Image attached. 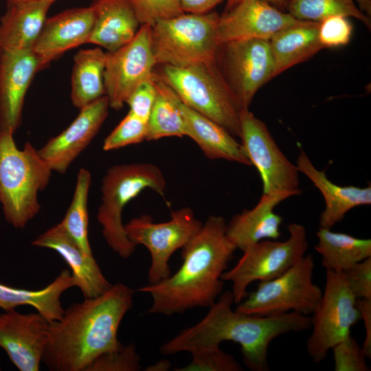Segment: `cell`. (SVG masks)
Returning <instances> with one entry per match:
<instances>
[{
    "label": "cell",
    "mask_w": 371,
    "mask_h": 371,
    "mask_svg": "<svg viewBox=\"0 0 371 371\" xmlns=\"http://www.w3.org/2000/svg\"><path fill=\"white\" fill-rule=\"evenodd\" d=\"M133 294L117 282L65 309L60 319L49 323L42 362L52 371H85L98 356L117 348L118 330L133 306Z\"/></svg>",
    "instance_id": "1"
},
{
    "label": "cell",
    "mask_w": 371,
    "mask_h": 371,
    "mask_svg": "<svg viewBox=\"0 0 371 371\" xmlns=\"http://www.w3.org/2000/svg\"><path fill=\"white\" fill-rule=\"evenodd\" d=\"M182 249V263L174 274L138 289L152 298L148 313L170 316L208 308L222 293V275L237 249L225 218L210 216Z\"/></svg>",
    "instance_id": "2"
},
{
    "label": "cell",
    "mask_w": 371,
    "mask_h": 371,
    "mask_svg": "<svg viewBox=\"0 0 371 371\" xmlns=\"http://www.w3.org/2000/svg\"><path fill=\"white\" fill-rule=\"evenodd\" d=\"M231 291L221 293L210 306L205 316L182 330L160 347L164 355L192 352L220 346L223 341L239 344L245 366L252 371H268V350L276 337L289 333L311 329V317L295 312L257 315L238 312Z\"/></svg>",
    "instance_id": "3"
},
{
    "label": "cell",
    "mask_w": 371,
    "mask_h": 371,
    "mask_svg": "<svg viewBox=\"0 0 371 371\" xmlns=\"http://www.w3.org/2000/svg\"><path fill=\"white\" fill-rule=\"evenodd\" d=\"M14 133L0 131V205L5 221L23 229L39 212L38 195L52 170L31 143L17 147Z\"/></svg>",
    "instance_id": "4"
},
{
    "label": "cell",
    "mask_w": 371,
    "mask_h": 371,
    "mask_svg": "<svg viewBox=\"0 0 371 371\" xmlns=\"http://www.w3.org/2000/svg\"><path fill=\"white\" fill-rule=\"evenodd\" d=\"M166 186L163 172L153 164H124L107 170L102 181L97 219L106 244L121 258L131 257L136 247L124 231L122 219L124 207L147 189L164 197Z\"/></svg>",
    "instance_id": "5"
},
{
    "label": "cell",
    "mask_w": 371,
    "mask_h": 371,
    "mask_svg": "<svg viewBox=\"0 0 371 371\" xmlns=\"http://www.w3.org/2000/svg\"><path fill=\"white\" fill-rule=\"evenodd\" d=\"M158 76L186 106L240 137V107L216 63L186 67L160 65Z\"/></svg>",
    "instance_id": "6"
},
{
    "label": "cell",
    "mask_w": 371,
    "mask_h": 371,
    "mask_svg": "<svg viewBox=\"0 0 371 371\" xmlns=\"http://www.w3.org/2000/svg\"><path fill=\"white\" fill-rule=\"evenodd\" d=\"M219 16L212 12H184L151 25L150 41L156 64L186 67L216 63L220 47Z\"/></svg>",
    "instance_id": "7"
},
{
    "label": "cell",
    "mask_w": 371,
    "mask_h": 371,
    "mask_svg": "<svg viewBox=\"0 0 371 371\" xmlns=\"http://www.w3.org/2000/svg\"><path fill=\"white\" fill-rule=\"evenodd\" d=\"M313 257L304 255L282 274L260 282L257 288L239 303L236 311L257 315L295 312L308 315L316 308L322 291L313 281Z\"/></svg>",
    "instance_id": "8"
},
{
    "label": "cell",
    "mask_w": 371,
    "mask_h": 371,
    "mask_svg": "<svg viewBox=\"0 0 371 371\" xmlns=\"http://www.w3.org/2000/svg\"><path fill=\"white\" fill-rule=\"evenodd\" d=\"M287 229L289 236L286 240H262L249 247L237 263L223 273L222 280L232 284L234 303L247 296V288L252 282L273 279L304 257L308 249L304 226L294 223L288 225Z\"/></svg>",
    "instance_id": "9"
},
{
    "label": "cell",
    "mask_w": 371,
    "mask_h": 371,
    "mask_svg": "<svg viewBox=\"0 0 371 371\" xmlns=\"http://www.w3.org/2000/svg\"><path fill=\"white\" fill-rule=\"evenodd\" d=\"M356 301L343 272L326 270L324 289L312 313L306 345L313 362L322 361L336 344L350 335L351 328L361 319Z\"/></svg>",
    "instance_id": "10"
},
{
    "label": "cell",
    "mask_w": 371,
    "mask_h": 371,
    "mask_svg": "<svg viewBox=\"0 0 371 371\" xmlns=\"http://www.w3.org/2000/svg\"><path fill=\"white\" fill-rule=\"evenodd\" d=\"M202 224L187 207L173 212L166 222L155 223L150 216L143 214L124 224L129 240L135 246H144L149 251L148 284L160 282L171 274L169 261L172 255L188 243Z\"/></svg>",
    "instance_id": "11"
},
{
    "label": "cell",
    "mask_w": 371,
    "mask_h": 371,
    "mask_svg": "<svg viewBox=\"0 0 371 371\" xmlns=\"http://www.w3.org/2000/svg\"><path fill=\"white\" fill-rule=\"evenodd\" d=\"M216 64L241 109H249L257 91L273 78L274 63L269 40L222 43Z\"/></svg>",
    "instance_id": "12"
},
{
    "label": "cell",
    "mask_w": 371,
    "mask_h": 371,
    "mask_svg": "<svg viewBox=\"0 0 371 371\" xmlns=\"http://www.w3.org/2000/svg\"><path fill=\"white\" fill-rule=\"evenodd\" d=\"M240 142L262 183V194H301L300 172L282 152L266 124L249 109L240 113Z\"/></svg>",
    "instance_id": "13"
},
{
    "label": "cell",
    "mask_w": 371,
    "mask_h": 371,
    "mask_svg": "<svg viewBox=\"0 0 371 371\" xmlns=\"http://www.w3.org/2000/svg\"><path fill=\"white\" fill-rule=\"evenodd\" d=\"M150 27L141 25L131 41L106 52L104 84L110 108L121 109L137 87L153 76L157 64L151 47Z\"/></svg>",
    "instance_id": "14"
},
{
    "label": "cell",
    "mask_w": 371,
    "mask_h": 371,
    "mask_svg": "<svg viewBox=\"0 0 371 371\" xmlns=\"http://www.w3.org/2000/svg\"><path fill=\"white\" fill-rule=\"evenodd\" d=\"M49 322L38 312L16 309L0 314V348L20 371H38L47 346Z\"/></svg>",
    "instance_id": "15"
},
{
    "label": "cell",
    "mask_w": 371,
    "mask_h": 371,
    "mask_svg": "<svg viewBox=\"0 0 371 371\" xmlns=\"http://www.w3.org/2000/svg\"><path fill=\"white\" fill-rule=\"evenodd\" d=\"M229 7L219 16L220 45L240 40H269L282 30L302 21L263 0H240Z\"/></svg>",
    "instance_id": "16"
},
{
    "label": "cell",
    "mask_w": 371,
    "mask_h": 371,
    "mask_svg": "<svg viewBox=\"0 0 371 371\" xmlns=\"http://www.w3.org/2000/svg\"><path fill=\"white\" fill-rule=\"evenodd\" d=\"M109 108L104 95L80 109L77 117L65 129L38 150L52 171L63 174L67 170L97 135Z\"/></svg>",
    "instance_id": "17"
},
{
    "label": "cell",
    "mask_w": 371,
    "mask_h": 371,
    "mask_svg": "<svg viewBox=\"0 0 371 371\" xmlns=\"http://www.w3.org/2000/svg\"><path fill=\"white\" fill-rule=\"evenodd\" d=\"M38 71L32 49L0 50V131L14 133L19 127L26 93Z\"/></svg>",
    "instance_id": "18"
},
{
    "label": "cell",
    "mask_w": 371,
    "mask_h": 371,
    "mask_svg": "<svg viewBox=\"0 0 371 371\" xmlns=\"http://www.w3.org/2000/svg\"><path fill=\"white\" fill-rule=\"evenodd\" d=\"M93 21L91 5L67 9L47 18L32 48L39 69L67 51L88 43Z\"/></svg>",
    "instance_id": "19"
},
{
    "label": "cell",
    "mask_w": 371,
    "mask_h": 371,
    "mask_svg": "<svg viewBox=\"0 0 371 371\" xmlns=\"http://www.w3.org/2000/svg\"><path fill=\"white\" fill-rule=\"evenodd\" d=\"M32 245L47 248L58 254L65 261L85 298L100 295L111 286L94 257L87 256L66 232L60 223L38 235Z\"/></svg>",
    "instance_id": "20"
},
{
    "label": "cell",
    "mask_w": 371,
    "mask_h": 371,
    "mask_svg": "<svg viewBox=\"0 0 371 371\" xmlns=\"http://www.w3.org/2000/svg\"><path fill=\"white\" fill-rule=\"evenodd\" d=\"M296 166L299 172L308 178L323 196L324 209L319 216V227L331 229L352 209L371 203L370 186L362 188L334 183L324 170L315 167L302 149L296 159Z\"/></svg>",
    "instance_id": "21"
},
{
    "label": "cell",
    "mask_w": 371,
    "mask_h": 371,
    "mask_svg": "<svg viewBox=\"0 0 371 371\" xmlns=\"http://www.w3.org/2000/svg\"><path fill=\"white\" fill-rule=\"evenodd\" d=\"M293 196L291 192L262 194L253 208L235 214L227 223V235L237 249L243 251L262 240L278 239L282 218L274 210Z\"/></svg>",
    "instance_id": "22"
},
{
    "label": "cell",
    "mask_w": 371,
    "mask_h": 371,
    "mask_svg": "<svg viewBox=\"0 0 371 371\" xmlns=\"http://www.w3.org/2000/svg\"><path fill=\"white\" fill-rule=\"evenodd\" d=\"M187 137L193 139L210 159H223L251 166L241 143L224 127L184 104L178 98Z\"/></svg>",
    "instance_id": "23"
},
{
    "label": "cell",
    "mask_w": 371,
    "mask_h": 371,
    "mask_svg": "<svg viewBox=\"0 0 371 371\" xmlns=\"http://www.w3.org/2000/svg\"><path fill=\"white\" fill-rule=\"evenodd\" d=\"M94 21L88 43L112 52L131 41L141 24L128 0H94Z\"/></svg>",
    "instance_id": "24"
},
{
    "label": "cell",
    "mask_w": 371,
    "mask_h": 371,
    "mask_svg": "<svg viewBox=\"0 0 371 371\" xmlns=\"http://www.w3.org/2000/svg\"><path fill=\"white\" fill-rule=\"evenodd\" d=\"M52 5L30 1L7 5L0 19V50L32 49Z\"/></svg>",
    "instance_id": "25"
},
{
    "label": "cell",
    "mask_w": 371,
    "mask_h": 371,
    "mask_svg": "<svg viewBox=\"0 0 371 371\" xmlns=\"http://www.w3.org/2000/svg\"><path fill=\"white\" fill-rule=\"evenodd\" d=\"M74 286L75 282L68 269L62 270L50 284L38 290L16 288L0 282V308L5 311L20 306H31L51 323L62 317L65 309L60 297Z\"/></svg>",
    "instance_id": "26"
},
{
    "label": "cell",
    "mask_w": 371,
    "mask_h": 371,
    "mask_svg": "<svg viewBox=\"0 0 371 371\" xmlns=\"http://www.w3.org/2000/svg\"><path fill=\"white\" fill-rule=\"evenodd\" d=\"M319 23L302 21L282 30L269 40L273 78L303 63L324 49L318 38Z\"/></svg>",
    "instance_id": "27"
},
{
    "label": "cell",
    "mask_w": 371,
    "mask_h": 371,
    "mask_svg": "<svg viewBox=\"0 0 371 371\" xmlns=\"http://www.w3.org/2000/svg\"><path fill=\"white\" fill-rule=\"evenodd\" d=\"M106 52L100 47L80 49L74 56L71 99L79 110L105 95Z\"/></svg>",
    "instance_id": "28"
},
{
    "label": "cell",
    "mask_w": 371,
    "mask_h": 371,
    "mask_svg": "<svg viewBox=\"0 0 371 371\" xmlns=\"http://www.w3.org/2000/svg\"><path fill=\"white\" fill-rule=\"evenodd\" d=\"M316 251L326 270L344 272L352 265L371 257V240L319 227Z\"/></svg>",
    "instance_id": "29"
},
{
    "label": "cell",
    "mask_w": 371,
    "mask_h": 371,
    "mask_svg": "<svg viewBox=\"0 0 371 371\" xmlns=\"http://www.w3.org/2000/svg\"><path fill=\"white\" fill-rule=\"evenodd\" d=\"M157 96L147 121L146 141L186 136V126L178 107V96L154 71Z\"/></svg>",
    "instance_id": "30"
},
{
    "label": "cell",
    "mask_w": 371,
    "mask_h": 371,
    "mask_svg": "<svg viewBox=\"0 0 371 371\" xmlns=\"http://www.w3.org/2000/svg\"><path fill=\"white\" fill-rule=\"evenodd\" d=\"M91 175L85 168H80L77 175L71 203L60 224L88 257H93L88 238V196Z\"/></svg>",
    "instance_id": "31"
},
{
    "label": "cell",
    "mask_w": 371,
    "mask_h": 371,
    "mask_svg": "<svg viewBox=\"0 0 371 371\" xmlns=\"http://www.w3.org/2000/svg\"><path fill=\"white\" fill-rule=\"evenodd\" d=\"M286 12L296 19L320 23L336 15L355 18L371 29L370 17L353 0H285Z\"/></svg>",
    "instance_id": "32"
},
{
    "label": "cell",
    "mask_w": 371,
    "mask_h": 371,
    "mask_svg": "<svg viewBox=\"0 0 371 371\" xmlns=\"http://www.w3.org/2000/svg\"><path fill=\"white\" fill-rule=\"evenodd\" d=\"M191 361L185 366L176 368L175 371H241L240 363L219 346L198 349L190 353Z\"/></svg>",
    "instance_id": "33"
},
{
    "label": "cell",
    "mask_w": 371,
    "mask_h": 371,
    "mask_svg": "<svg viewBox=\"0 0 371 371\" xmlns=\"http://www.w3.org/2000/svg\"><path fill=\"white\" fill-rule=\"evenodd\" d=\"M140 357L133 344L122 345L102 353L85 371H138Z\"/></svg>",
    "instance_id": "34"
},
{
    "label": "cell",
    "mask_w": 371,
    "mask_h": 371,
    "mask_svg": "<svg viewBox=\"0 0 371 371\" xmlns=\"http://www.w3.org/2000/svg\"><path fill=\"white\" fill-rule=\"evenodd\" d=\"M147 122L131 113L104 139L102 149L110 151L146 140Z\"/></svg>",
    "instance_id": "35"
},
{
    "label": "cell",
    "mask_w": 371,
    "mask_h": 371,
    "mask_svg": "<svg viewBox=\"0 0 371 371\" xmlns=\"http://www.w3.org/2000/svg\"><path fill=\"white\" fill-rule=\"evenodd\" d=\"M141 25L180 15L183 12L180 0H128Z\"/></svg>",
    "instance_id": "36"
},
{
    "label": "cell",
    "mask_w": 371,
    "mask_h": 371,
    "mask_svg": "<svg viewBox=\"0 0 371 371\" xmlns=\"http://www.w3.org/2000/svg\"><path fill=\"white\" fill-rule=\"evenodd\" d=\"M335 371H368L366 357L356 339L348 335L333 348Z\"/></svg>",
    "instance_id": "37"
},
{
    "label": "cell",
    "mask_w": 371,
    "mask_h": 371,
    "mask_svg": "<svg viewBox=\"0 0 371 371\" xmlns=\"http://www.w3.org/2000/svg\"><path fill=\"white\" fill-rule=\"evenodd\" d=\"M352 30L348 17L332 16L319 23L318 38L324 48L344 46L350 42Z\"/></svg>",
    "instance_id": "38"
},
{
    "label": "cell",
    "mask_w": 371,
    "mask_h": 371,
    "mask_svg": "<svg viewBox=\"0 0 371 371\" xmlns=\"http://www.w3.org/2000/svg\"><path fill=\"white\" fill-rule=\"evenodd\" d=\"M157 96V89L153 76L142 82L132 92L126 104L128 112L147 122Z\"/></svg>",
    "instance_id": "39"
},
{
    "label": "cell",
    "mask_w": 371,
    "mask_h": 371,
    "mask_svg": "<svg viewBox=\"0 0 371 371\" xmlns=\"http://www.w3.org/2000/svg\"><path fill=\"white\" fill-rule=\"evenodd\" d=\"M343 273L357 299L371 298V257L356 263Z\"/></svg>",
    "instance_id": "40"
},
{
    "label": "cell",
    "mask_w": 371,
    "mask_h": 371,
    "mask_svg": "<svg viewBox=\"0 0 371 371\" xmlns=\"http://www.w3.org/2000/svg\"><path fill=\"white\" fill-rule=\"evenodd\" d=\"M356 306L363 322L365 339L362 349L367 359L371 358V298L357 299Z\"/></svg>",
    "instance_id": "41"
},
{
    "label": "cell",
    "mask_w": 371,
    "mask_h": 371,
    "mask_svg": "<svg viewBox=\"0 0 371 371\" xmlns=\"http://www.w3.org/2000/svg\"><path fill=\"white\" fill-rule=\"evenodd\" d=\"M223 0H180L181 8L185 13L203 14L210 12Z\"/></svg>",
    "instance_id": "42"
},
{
    "label": "cell",
    "mask_w": 371,
    "mask_h": 371,
    "mask_svg": "<svg viewBox=\"0 0 371 371\" xmlns=\"http://www.w3.org/2000/svg\"><path fill=\"white\" fill-rule=\"evenodd\" d=\"M171 368V363L166 359L160 360L146 368V371H166Z\"/></svg>",
    "instance_id": "43"
},
{
    "label": "cell",
    "mask_w": 371,
    "mask_h": 371,
    "mask_svg": "<svg viewBox=\"0 0 371 371\" xmlns=\"http://www.w3.org/2000/svg\"><path fill=\"white\" fill-rule=\"evenodd\" d=\"M359 10L366 15L371 16V0H353Z\"/></svg>",
    "instance_id": "44"
},
{
    "label": "cell",
    "mask_w": 371,
    "mask_h": 371,
    "mask_svg": "<svg viewBox=\"0 0 371 371\" xmlns=\"http://www.w3.org/2000/svg\"><path fill=\"white\" fill-rule=\"evenodd\" d=\"M56 1V0H6V3H7V5L22 3V2H30V1H47L53 4Z\"/></svg>",
    "instance_id": "45"
},
{
    "label": "cell",
    "mask_w": 371,
    "mask_h": 371,
    "mask_svg": "<svg viewBox=\"0 0 371 371\" xmlns=\"http://www.w3.org/2000/svg\"><path fill=\"white\" fill-rule=\"evenodd\" d=\"M227 1V4L229 6H231L233 4L236 3V2L240 1V0H226ZM263 1H265L267 2H271V3H278V4H284L285 0H263Z\"/></svg>",
    "instance_id": "46"
},
{
    "label": "cell",
    "mask_w": 371,
    "mask_h": 371,
    "mask_svg": "<svg viewBox=\"0 0 371 371\" xmlns=\"http://www.w3.org/2000/svg\"><path fill=\"white\" fill-rule=\"evenodd\" d=\"M1 370V363H0V370Z\"/></svg>",
    "instance_id": "47"
}]
</instances>
